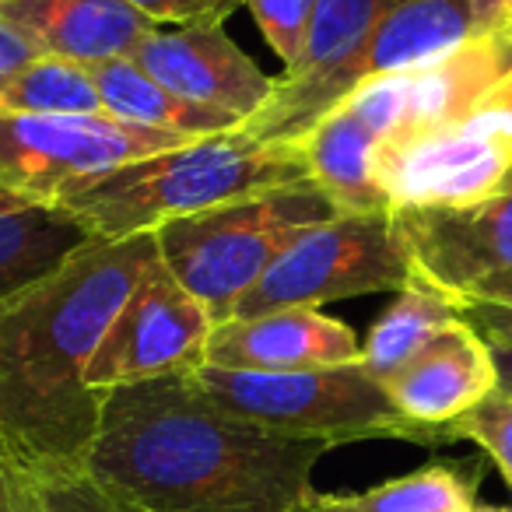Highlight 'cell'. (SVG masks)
Masks as SVG:
<instances>
[{
  "instance_id": "obj_1",
  "label": "cell",
  "mask_w": 512,
  "mask_h": 512,
  "mask_svg": "<svg viewBox=\"0 0 512 512\" xmlns=\"http://www.w3.org/2000/svg\"><path fill=\"white\" fill-rule=\"evenodd\" d=\"M155 260V232L95 235L0 302V456L18 474L88 467L106 397L88 386V362Z\"/></svg>"
},
{
  "instance_id": "obj_2",
  "label": "cell",
  "mask_w": 512,
  "mask_h": 512,
  "mask_svg": "<svg viewBox=\"0 0 512 512\" xmlns=\"http://www.w3.org/2000/svg\"><path fill=\"white\" fill-rule=\"evenodd\" d=\"M330 449L221 411L183 372L106 390L85 470L144 512H306Z\"/></svg>"
},
{
  "instance_id": "obj_3",
  "label": "cell",
  "mask_w": 512,
  "mask_h": 512,
  "mask_svg": "<svg viewBox=\"0 0 512 512\" xmlns=\"http://www.w3.org/2000/svg\"><path fill=\"white\" fill-rule=\"evenodd\" d=\"M306 183L313 179L299 141H260L232 130L78 179L60 190L57 204L99 239H123L232 200Z\"/></svg>"
},
{
  "instance_id": "obj_4",
  "label": "cell",
  "mask_w": 512,
  "mask_h": 512,
  "mask_svg": "<svg viewBox=\"0 0 512 512\" xmlns=\"http://www.w3.org/2000/svg\"><path fill=\"white\" fill-rule=\"evenodd\" d=\"M337 214L313 183L285 186L158 225V260L193 299L204 302L218 327L232 320L242 295L306 228Z\"/></svg>"
},
{
  "instance_id": "obj_5",
  "label": "cell",
  "mask_w": 512,
  "mask_h": 512,
  "mask_svg": "<svg viewBox=\"0 0 512 512\" xmlns=\"http://www.w3.org/2000/svg\"><path fill=\"white\" fill-rule=\"evenodd\" d=\"M197 393L221 411L292 439L348 446L362 439H400L428 446V439L400 418L386 386L362 362L302 372H242L197 365L186 372Z\"/></svg>"
},
{
  "instance_id": "obj_6",
  "label": "cell",
  "mask_w": 512,
  "mask_h": 512,
  "mask_svg": "<svg viewBox=\"0 0 512 512\" xmlns=\"http://www.w3.org/2000/svg\"><path fill=\"white\" fill-rule=\"evenodd\" d=\"M418 278L393 211L337 214L313 225L274 260L235 306L232 320L407 288Z\"/></svg>"
},
{
  "instance_id": "obj_7",
  "label": "cell",
  "mask_w": 512,
  "mask_h": 512,
  "mask_svg": "<svg viewBox=\"0 0 512 512\" xmlns=\"http://www.w3.org/2000/svg\"><path fill=\"white\" fill-rule=\"evenodd\" d=\"M193 137L130 127L109 116H22L0 113V190L57 204L78 179L190 144ZM200 141V137H197Z\"/></svg>"
},
{
  "instance_id": "obj_8",
  "label": "cell",
  "mask_w": 512,
  "mask_h": 512,
  "mask_svg": "<svg viewBox=\"0 0 512 512\" xmlns=\"http://www.w3.org/2000/svg\"><path fill=\"white\" fill-rule=\"evenodd\" d=\"M414 271L460 309H512V186L463 207L393 211Z\"/></svg>"
},
{
  "instance_id": "obj_9",
  "label": "cell",
  "mask_w": 512,
  "mask_h": 512,
  "mask_svg": "<svg viewBox=\"0 0 512 512\" xmlns=\"http://www.w3.org/2000/svg\"><path fill=\"white\" fill-rule=\"evenodd\" d=\"M211 334L214 320L204 302L193 299L162 260H155L109 323L85 379L95 393H106L148 379L183 376L204 365Z\"/></svg>"
},
{
  "instance_id": "obj_10",
  "label": "cell",
  "mask_w": 512,
  "mask_h": 512,
  "mask_svg": "<svg viewBox=\"0 0 512 512\" xmlns=\"http://www.w3.org/2000/svg\"><path fill=\"white\" fill-rule=\"evenodd\" d=\"M512 172V123L477 113L379 148V179L397 207H463L498 193Z\"/></svg>"
},
{
  "instance_id": "obj_11",
  "label": "cell",
  "mask_w": 512,
  "mask_h": 512,
  "mask_svg": "<svg viewBox=\"0 0 512 512\" xmlns=\"http://www.w3.org/2000/svg\"><path fill=\"white\" fill-rule=\"evenodd\" d=\"M509 64V50L488 39H470L439 64L372 78L351 95H344L341 102L355 109L383 137V144H400L477 116L484 95Z\"/></svg>"
},
{
  "instance_id": "obj_12",
  "label": "cell",
  "mask_w": 512,
  "mask_h": 512,
  "mask_svg": "<svg viewBox=\"0 0 512 512\" xmlns=\"http://www.w3.org/2000/svg\"><path fill=\"white\" fill-rule=\"evenodd\" d=\"M470 39H474L470 0H404V4H397V8L379 18V25L358 46L355 57L337 74H330L295 109L292 120L281 127L278 141H299L320 116H327L344 95H351L365 81L439 64L442 57L460 50Z\"/></svg>"
},
{
  "instance_id": "obj_13",
  "label": "cell",
  "mask_w": 512,
  "mask_h": 512,
  "mask_svg": "<svg viewBox=\"0 0 512 512\" xmlns=\"http://www.w3.org/2000/svg\"><path fill=\"white\" fill-rule=\"evenodd\" d=\"M130 60L179 99L232 113L239 127L260 113L278 88V78L260 71L221 25L155 29Z\"/></svg>"
},
{
  "instance_id": "obj_14",
  "label": "cell",
  "mask_w": 512,
  "mask_h": 512,
  "mask_svg": "<svg viewBox=\"0 0 512 512\" xmlns=\"http://www.w3.org/2000/svg\"><path fill=\"white\" fill-rule=\"evenodd\" d=\"M386 397L411 421L428 446H446L442 428L498 390L491 344L470 323H453L435 334L411 362L386 379Z\"/></svg>"
},
{
  "instance_id": "obj_15",
  "label": "cell",
  "mask_w": 512,
  "mask_h": 512,
  "mask_svg": "<svg viewBox=\"0 0 512 512\" xmlns=\"http://www.w3.org/2000/svg\"><path fill=\"white\" fill-rule=\"evenodd\" d=\"M362 358L355 330L313 306L225 320L207 341L204 365L242 372H302L351 365Z\"/></svg>"
},
{
  "instance_id": "obj_16",
  "label": "cell",
  "mask_w": 512,
  "mask_h": 512,
  "mask_svg": "<svg viewBox=\"0 0 512 512\" xmlns=\"http://www.w3.org/2000/svg\"><path fill=\"white\" fill-rule=\"evenodd\" d=\"M0 18L39 53L81 67L134 57L162 29L127 0H0Z\"/></svg>"
},
{
  "instance_id": "obj_17",
  "label": "cell",
  "mask_w": 512,
  "mask_h": 512,
  "mask_svg": "<svg viewBox=\"0 0 512 512\" xmlns=\"http://www.w3.org/2000/svg\"><path fill=\"white\" fill-rule=\"evenodd\" d=\"M404 0H316L313 22H309L306 43L292 67L278 78L271 102L256 116L242 123V134L260 141H278L281 127L292 120V113L330 78L337 74L358 46L369 39L386 11H393Z\"/></svg>"
},
{
  "instance_id": "obj_18",
  "label": "cell",
  "mask_w": 512,
  "mask_h": 512,
  "mask_svg": "<svg viewBox=\"0 0 512 512\" xmlns=\"http://www.w3.org/2000/svg\"><path fill=\"white\" fill-rule=\"evenodd\" d=\"M306 151L309 179L341 214H386L393 211L379 179L383 137L351 106L337 102L327 116L299 137Z\"/></svg>"
},
{
  "instance_id": "obj_19",
  "label": "cell",
  "mask_w": 512,
  "mask_h": 512,
  "mask_svg": "<svg viewBox=\"0 0 512 512\" xmlns=\"http://www.w3.org/2000/svg\"><path fill=\"white\" fill-rule=\"evenodd\" d=\"M88 239L95 235L60 204L0 190V302L60 267Z\"/></svg>"
},
{
  "instance_id": "obj_20",
  "label": "cell",
  "mask_w": 512,
  "mask_h": 512,
  "mask_svg": "<svg viewBox=\"0 0 512 512\" xmlns=\"http://www.w3.org/2000/svg\"><path fill=\"white\" fill-rule=\"evenodd\" d=\"M92 78L95 88H99L102 113L109 120L130 123V127L162 130V134H176V137H193V141L197 137L239 130V120L232 113H218V109L179 99L169 88L158 85L151 74H144L130 57L95 64Z\"/></svg>"
},
{
  "instance_id": "obj_21",
  "label": "cell",
  "mask_w": 512,
  "mask_h": 512,
  "mask_svg": "<svg viewBox=\"0 0 512 512\" xmlns=\"http://www.w3.org/2000/svg\"><path fill=\"white\" fill-rule=\"evenodd\" d=\"M477 470L428 463L362 491H313L306 512H477Z\"/></svg>"
},
{
  "instance_id": "obj_22",
  "label": "cell",
  "mask_w": 512,
  "mask_h": 512,
  "mask_svg": "<svg viewBox=\"0 0 512 512\" xmlns=\"http://www.w3.org/2000/svg\"><path fill=\"white\" fill-rule=\"evenodd\" d=\"M460 320H463L460 306L418 274L411 285L393 295V302L369 327V337H365L362 358H358V362H362L379 383H386V379L404 369L435 334H442V330Z\"/></svg>"
},
{
  "instance_id": "obj_23",
  "label": "cell",
  "mask_w": 512,
  "mask_h": 512,
  "mask_svg": "<svg viewBox=\"0 0 512 512\" xmlns=\"http://www.w3.org/2000/svg\"><path fill=\"white\" fill-rule=\"evenodd\" d=\"M0 113L22 116H106L92 67L36 57L0 92Z\"/></svg>"
},
{
  "instance_id": "obj_24",
  "label": "cell",
  "mask_w": 512,
  "mask_h": 512,
  "mask_svg": "<svg viewBox=\"0 0 512 512\" xmlns=\"http://www.w3.org/2000/svg\"><path fill=\"white\" fill-rule=\"evenodd\" d=\"M18 474V470H15ZM18 512H144L88 470L74 474H18Z\"/></svg>"
},
{
  "instance_id": "obj_25",
  "label": "cell",
  "mask_w": 512,
  "mask_h": 512,
  "mask_svg": "<svg viewBox=\"0 0 512 512\" xmlns=\"http://www.w3.org/2000/svg\"><path fill=\"white\" fill-rule=\"evenodd\" d=\"M442 439L449 442H474L488 453V460L498 467L502 481L512 488V393L491 390L477 407H470L463 418L442 428Z\"/></svg>"
},
{
  "instance_id": "obj_26",
  "label": "cell",
  "mask_w": 512,
  "mask_h": 512,
  "mask_svg": "<svg viewBox=\"0 0 512 512\" xmlns=\"http://www.w3.org/2000/svg\"><path fill=\"white\" fill-rule=\"evenodd\" d=\"M242 8H249V15L256 18L264 39L288 71L299 60L302 43H306L316 0H242Z\"/></svg>"
},
{
  "instance_id": "obj_27",
  "label": "cell",
  "mask_w": 512,
  "mask_h": 512,
  "mask_svg": "<svg viewBox=\"0 0 512 512\" xmlns=\"http://www.w3.org/2000/svg\"><path fill=\"white\" fill-rule=\"evenodd\" d=\"M158 25H221L242 0H127Z\"/></svg>"
},
{
  "instance_id": "obj_28",
  "label": "cell",
  "mask_w": 512,
  "mask_h": 512,
  "mask_svg": "<svg viewBox=\"0 0 512 512\" xmlns=\"http://www.w3.org/2000/svg\"><path fill=\"white\" fill-rule=\"evenodd\" d=\"M474 39H488L512 53V0H470Z\"/></svg>"
},
{
  "instance_id": "obj_29",
  "label": "cell",
  "mask_w": 512,
  "mask_h": 512,
  "mask_svg": "<svg viewBox=\"0 0 512 512\" xmlns=\"http://www.w3.org/2000/svg\"><path fill=\"white\" fill-rule=\"evenodd\" d=\"M36 57L39 53L0 18V92H4V88L11 85V78H15L18 71H25Z\"/></svg>"
},
{
  "instance_id": "obj_30",
  "label": "cell",
  "mask_w": 512,
  "mask_h": 512,
  "mask_svg": "<svg viewBox=\"0 0 512 512\" xmlns=\"http://www.w3.org/2000/svg\"><path fill=\"white\" fill-rule=\"evenodd\" d=\"M463 323L477 330L484 341H498V344H512V309H488V306H474V309H460Z\"/></svg>"
},
{
  "instance_id": "obj_31",
  "label": "cell",
  "mask_w": 512,
  "mask_h": 512,
  "mask_svg": "<svg viewBox=\"0 0 512 512\" xmlns=\"http://www.w3.org/2000/svg\"><path fill=\"white\" fill-rule=\"evenodd\" d=\"M477 113H491V116H502V120L512 123V64L502 71V78L491 85V92L484 95L481 109Z\"/></svg>"
},
{
  "instance_id": "obj_32",
  "label": "cell",
  "mask_w": 512,
  "mask_h": 512,
  "mask_svg": "<svg viewBox=\"0 0 512 512\" xmlns=\"http://www.w3.org/2000/svg\"><path fill=\"white\" fill-rule=\"evenodd\" d=\"M0 512H18V474L0 456Z\"/></svg>"
},
{
  "instance_id": "obj_33",
  "label": "cell",
  "mask_w": 512,
  "mask_h": 512,
  "mask_svg": "<svg viewBox=\"0 0 512 512\" xmlns=\"http://www.w3.org/2000/svg\"><path fill=\"white\" fill-rule=\"evenodd\" d=\"M491 344V362H495V376H498V390L512 393V344Z\"/></svg>"
},
{
  "instance_id": "obj_34",
  "label": "cell",
  "mask_w": 512,
  "mask_h": 512,
  "mask_svg": "<svg viewBox=\"0 0 512 512\" xmlns=\"http://www.w3.org/2000/svg\"><path fill=\"white\" fill-rule=\"evenodd\" d=\"M477 512H512V502L509 505H477Z\"/></svg>"
},
{
  "instance_id": "obj_35",
  "label": "cell",
  "mask_w": 512,
  "mask_h": 512,
  "mask_svg": "<svg viewBox=\"0 0 512 512\" xmlns=\"http://www.w3.org/2000/svg\"><path fill=\"white\" fill-rule=\"evenodd\" d=\"M505 186H512V172H509V183H505ZM505 186H502V190H505Z\"/></svg>"
}]
</instances>
